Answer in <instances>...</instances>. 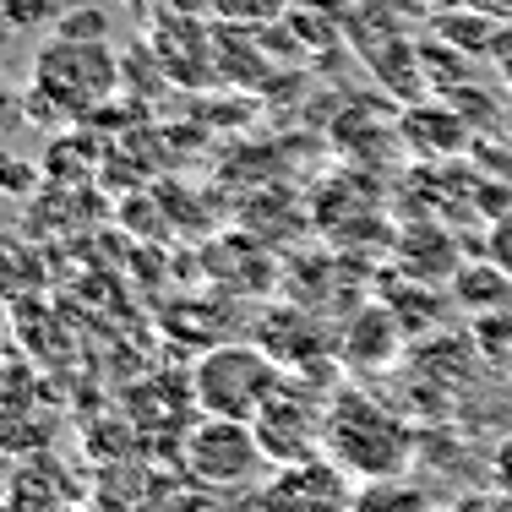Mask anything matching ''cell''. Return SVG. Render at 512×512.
Here are the masks:
<instances>
[{
    "label": "cell",
    "instance_id": "1",
    "mask_svg": "<svg viewBox=\"0 0 512 512\" xmlns=\"http://www.w3.org/2000/svg\"><path fill=\"white\" fill-rule=\"evenodd\" d=\"M322 453L349 474V480H387V474H414L420 463V431L404 409L365 387H338L327 398Z\"/></svg>",
    "mask_w": 512,
    "mask_h": 512
},
{
    "label": "cell",
    "instance_id": "2",
    "mask_svg": "<svg viewBox=\"0 0 512 512\" xmlns=\"http://www.w3.org/2000/svg\"><path fill=\"white\" fill-rule=\"evenodd\" d=\"M120 93V60L109 55L104 39H66L55 33L33 55L28 77V115H55V120H88L99 115Z\"/></svg>",
    "mask_w": 512,
    "mask_h": 512
},
{
    "label": "cell",
    "instance_id": "3",
    "mask_svg": "<svg viewBox=\"0 0 512 512\" xmlns=\"http://www.w3.org/2000/svg\"><path fill=\"white\" fill-rule=\"evenodd\" d=\"M284 365L262 344H207L191 365V409L213 420H256L262 404L284 387Z\"/></svg>",
    "mask_w": 512,
    "mask_h": 512
},
{
    "label": "cell",
    "instance_id": "4",
    "mask_svg": "<svg viewBox=\"0 0 512 512\" xmlns=\"http://www.w3.org/2000/svg\"><path fill=\"white\" fill-rule=\"evenodd\" d=\"M180 458H186V474L207 491H246V485H262V474L273 469L246 420H213V414L191 425Z\"/></svg>",
    "mask_w": 512,
    "mask_h": 512
},
{
    "label": "cell",
    "instance_id": "5",
    "mask_svg": "<svg viewBox=\"0 0 512 512\" xmlns=\"http://www.w3.org/2000/svg\"><path fill=\"white\" fill-rule=\"evenodd\" d=\"M322 425H327V398H316L306 382L284 376V387L262 404L251 431L262 442L267 463H300L322 453Z\"/></svg>",
    "mask_w": 512,
    "mask_h": 512
},
{
    "label": "cell",
    "instance_id": "6",
    "mask_svg": "<svg viewBox=\"0 0 512 512\" xmlns=\"http://www.w3.org/2000/svg\"><path fill=\"white\" fill-rule=\"evenodd\" d=\"M355 507V480L327 453L300 463H273L256 485V512H349Z\"/></svg>",
    "mask_w": 512,
    "mask_h": 512
},
{
    "label": "cell",
    "instance_id": "7",
    "mask_svg": "<svg viewBox=\"0 0 512 512\" xmlns=\"http://www.w3.org/2000/svg\"><path fill=\"white\" fill-rule=\"evenodd\" d=\"M398 349H404V322L398 316H387L382 306H365L355 311V322L344 327V344H338V360L349 365V371H387V365L398 360Z\"/></svg>",
    "mask_w": 512,
    "mask_h": 512
},
{
    "label": "cell",
    "instance_id": "8",
    "mask_svg": "<svg viewBox=\"0 0 512 512\" xmlns=\"http://www.w3.org/2000/svg\"><path fill=\"white\" fill-rule=\"evenodd\" d=\"M50 284V262L33 240L0 235V306H28L33 295H44Z\"/></svg>",
    "mask_w": 512,
    "mask_h": 512
},
{
    "label": "cell",
    "instance_id": "9",
    "mask_svg": "<svg viewBox=\"0 0 512 512\" xmlns=\"http://www.w3.org/2000/svg\"><path fill=\"white\" fill-rule=\"evenodd\" d=\"M349 512H442V502L414 474H387V480H360Z\"/></svg>",
    "mask_w": 512,
    "mask_h": 512
},
{
    "label": "cell",
    "instance_id": "10",
    "mask_svg": "<svg viewBox=\"0 0 512 512\" xmlns=\"http://www.w3.org/2000/svg\"><path fill=\"white\" fill-rule=\"evenodd\" d=\"M289 6L295 0H207V11L229 28H267V22L289 17Z\"/></svg>",
    "mask_w": 512,
    "mask_h": 512
},
{
    "label": "cell",
    "instance_id": "11",
    "mask_svg": "<svg viewBox=\"0 0 512 512\" xmlns=\"http://www.w3.org/2000/svg\"><path fill=\"white\" fill-rule=\"evenodd\" d=\"M507 289H512V278H507V273H496L491 262H485V267H463V273H458V300H463V306H485V300H502Z\"/></svg>",
    "mask_w": 512,
    "mask_h": 512
},
{
    "label": "cell",
    "instance_id": "12",
    "mask_svg": "<svg viewBox=\"0 0 512 512\" xmlns=\"http://www.w3.org/2000/svg\"><path fill=\"white\" fill-rule=\"evenodd\" d=\"M0 22L11 33L50 28V22H60V0H0Z\"/></svg>",
    "mask_w": 512,
    "mask_h": 512
},
{
    "label": "cell",
    "instance_id": "13",
    "mask_svg": "<svg viewBox=\"0 0 512 512\" xmlns=\"http://www.w3.org/2000/svg\"><path fill=\"white\" fill-rule=\"evenodd\" d=\"M485 262L512 278V207H502V213L491 218V229H485Z\"/></svg>",
    "mask_w": 512,
    "mask_h": 512
},
{
    "label": "cell",
    "instance_id": "14",
    "mask_svg": "<svg viewBox=\"0 0 512 512\" xmlns=\"http://www.w3.org/2000/svg\"><path fill=\"white\" fill-rule=\"evenodd\" d=\"M442 512H512V491H502V485H474V491H458Z\"/></svg>",
    "mask_w": 512,
    "mask_h": 512
},
{
    "label": "cell",
    "instance_id": "15",
    "mask_svg": "<svg viewBox=\"0 0 512 512\" xmlns=\"http://www.w3.org/2000/svg\"><path fill=\"white\" fill-rule=\"evenodd\" d=\"M104 11L99 6H77V11H60L55 33H66V39H104Z\"/></svg>",
    "mask_w": 512,
    "mask_h": 512
},
{
    "label": "cell",
    "instance_id": "16",
    "mask_svg": "<svg viewBox=\"0 0 512 512\" xmlns=\"http://www.w3.org/2000/svg\"><path fill=\"white\" fill-rule=\"evenodd\" d=\"M33 164H22V158H11V148H0V197H28L33 191Z\"/></svg>",
    "mask_w": 512,
    "mask_h": 512
},
{
    "label": "cell",
    "instance_id": "17",
    "mask_svg": "<svg viewBox=\"0 0 512 512\" xmlns=\"http://www.w3.org/2000/svg\"><path fill=\"white\" fill-rule=\"evenodd\" d=\"M22 115H28V99H11V88L0 82V148H6V137L22 126Z\"/></svg>",
    "mask_w": 512,
    "mask_h": 512
},
{
    "label": "cell",
    "instance_id": "18",
    "mask_svg": "<svg viewBox=\"0 0 512 512\" xmlns=\"http://www.w3.org/2000/svg\"><path fill=\"white\" fill-rule=\"evenodd\" d=\"M496 60H502V71H507V82H512V33L496 39Z\"/></svg>",
    "mask_w": 512,
    "mask_h": 512
}]
</instances>
